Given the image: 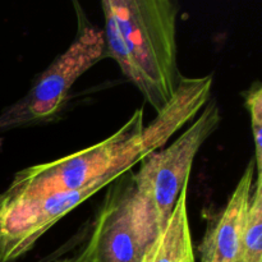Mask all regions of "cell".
Returning <instances> with one entry per match:
<instances>
[{
  "label": "cell",
  "mask_w": 262,
  "mask_h": 262,
  "mask_svg": "<svg viewBox=\"0 0 262 262\" xmlns=\"http://www.w3.org/2000/svg\"><path fill=\"white\" fill-rule=\"evenodd\" d=\"M78 30L69 48L36 78L30 91L0 113V133L26 127L55 115L66 101L74 82L106 58L104 31L95 27L74 3Z\"/></svg>",
  "instance_id": "3957f363"
},
{
  "label": "cell",
  "mask_w": 262,
  "mask_h": 262,
  "mask_svg": "<svg viewBox=\"0 0 262 262\" xmlns=\"http://www.w3.org/2000/svg\"><path fill=\"white\" fill-rule=\"evenodd\" d=\"M241 261H262V174L258 173L246 214Z\"/></svg>",
  "instance_id": "ba28073f"
},
{
  "label": "cell",
  "mask_w": 262,
  "mask_h": 262,
  "mask_svg": "<svg viewBox=\"0 0 262 262\" xmlns=\"http://www.w3.org/2000/svg\"><path fill=\"white\" fill-rule=\"evenodd\" d=\"M56 262H72V258H63V260H59Z\"/></svg>",
  "instance_id": "30bf717a"
},
{
  "label": "cell",
  "mask_w": 262,
  "mask_h": 262,
  "mask_svg": "<svg viewBox=\"0 0 262 262\" xmlns=\"http://www.w3.org/2000/svg\"><path fill=\"white\" fill-rule=\"evenodd\" d=\"M189 182L182 188L173 211L142 262H196L188 216Z\"/></svg>",
  "instance_id": "52a82bcc"
},
{
  "label": "cell",
  "mask_w": 262,
  "mask_h": 262,
  "mask_svg": "<svg viewBox=\"0 0 262 262\" xmlns=\"http://www.w3.org/2000/svg\"><path fill=\"white\" fill-rule=\"evenodd\" d=\"M241 262H248V261H241ZM258 262H262V261H258Z\"/></svg>",
  "instance_id": "8fae6325"
},
{
  "label": "cell",
  "mask_w": 262,
  "mask_h": 262,
  "mask_svg": "<svg viewBox=\"0 0 262 262\" xmlns=\"http://www.w3.org/2000/svg\"><path fill=\"white\" fill-rule=\"evenodd\" d=\"M220 123L219 106L215 101H209L201 115L170 146L151 152L140 161L137 173L130 171L136 194L163 227L176 206L182 188L189 182L200 148Z\"/></svg>",
  "instance_id": "277c9868"
},
{
  "label": "cell",
  "mask_w": 262,
  "mask_h": 262,
  "mask_svg": "<svg viewBox=\"0 0 262 262\" xmlns=\"http://www.w3.org/2000/svg\"><path fill=\"white\" fill-rule=\"evenodd\" d=\"M118 178H105L77 191L48 194H0V262H14L61 217Z\"/></svg>",
  "instance_id": "5b68a950"
},
{
  "label": "cell",
  "mask_w": 262,
  "mask_h": 262,
  "mask_svg": "<svg viewBox=\"0 0 262 262\" xmlns=\"http://www.w3.org/2000/svg\"><path fill=\"white\" fill-rule=\"evenodd\" d=\"M212 76L181 77L170 101L148 125L137 109L120 129L106 140L50 163L15 173L7 194H48L77 191L105 178H119L142 159L168 143L210 101Z\"/></svg>",
  "instance_id": "6da1fadb"
},
{
  "label": "cell",
  "mask_w": 262,
  "mask_h": 262,
  "mask_svg": "<svg viewBox=\"0 0 262 262\" xmlns=\"http://www.w3.org/2000/svg\"><path fill=\"white\" fill-rule=\"evenodd\" d=\"M255 177L256 165L252 159L227 205L207 227L199 247L201 262H241L245 219Z\"/></svg>",
  "instance_id": "8992f818"
},
{
  "label": "cell",
  "mask_w": 262,
  "mask_h": 262,
  "mask_svg": "<svg viewBox=\"0 0 262 262\" xmlns=\"http://www.w3.org/2000/svg\"><path fill=\"white\" fill-rule=\"evenodd\" d=\"M106 58L146 101L161 112L174 96L182 74L177 66L178 5L170 0H104Z\"/></svg>",
  "instance_id": "7a4b0ae2"
},
{
  "label": "cell",
  "mask_w": 262,
  "mask_h": 262,
  "mask_svg": "<svg viewBox=\"0 0 262 262\" xmlns=\"http://www.w3.org/2000/svg\"><path fill=\"white\" fill-rule=\"evenodd\" d=\"M245 105L251 118L253 142H255L256 173L262 174V87L260 82H255L242 92Z\"/></svg>",
  "instance_id": "9c48e42d"
}]
</instances>
